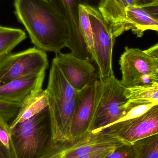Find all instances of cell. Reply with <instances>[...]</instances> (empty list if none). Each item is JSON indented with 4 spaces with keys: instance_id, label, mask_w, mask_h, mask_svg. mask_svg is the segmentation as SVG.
I'll return each mask as SVG.
<instances>
[{
    "instance_id": "6da1fadb",
    "label": "cell",
    "mask_w": 158,
    "mask_h": 158,
    "mask_svg": "<svg viewBox=\"0 0 158 158\" xmlns=\"http://www.w3.org/2000/svg\"><path fill=\"white\" fill-rule=\"evenodd\" d=\"M15 13L35 47L56 54L66 47L69 30L51 0H15Z\"/></svg>"
},
{
    "instance_id": "7a4b0ae2",
    "label": "cell",
    "mask_w": 158,
    "mask_h": 158,
    "mask_svg": "<svg viewBox=\"0 0 158 158\" xmlns=\"http://www.w3.org/2000/svg\"><path fill=\"white\" fill-rule=\"evenodd\" d=\"M10 130L15 158H44L60 144L55 139L50 106L28 119L10 125Z\"/></svg>"
},
{
    "instance_id": "3957f363",
    "label": "cell",
    "mask_w": 158,
    "mask_h": 158,
    "mask_svg": "<svg viewBox=\"0 0 158 158\" xmlns=\"http://www.w3.org/2000/svg\"><path fill=\"white\" fill-rule=\"evenodd\" d=\"M98 9L116 38L130 30L138 37L147 30L158 32L157 20L140 6L124 7L116 0H105Z\"/></svg>"
},
{
    "instance_id": "277c9868",
    "label": "cell",
    "mask_w": 158,
    "mask_h": 158,
    "mask_svg": "<svg viewBox=\"0 0 158 158\" xmlns=\"http://www.w3.org/2000/svg\"><path fill=\"white\" fill-rule=\"evenodd\" d=\"M100 81L99 95L90 128L92 133L101 131L118 122L123 116V107L129 100L124 94L126 88L114 75Z\"/></svg>"
},
{
    "instance_id": "5b68a950",
    "label": "cell",
    "mask_w": 158,
    "mask_h": 158,
    "mask_svg": "<svg viewBox=\"0 0 158 158\" xmlns=\"http://www.w3.org/2000/svg\"><path fill=\"white\" fill-rule=\"evenodd\" d=\"M122 84L126 88L154 83L158 59L138 48L126 47L119 60Z\"/></svg>"
},
{
    "instance_id": "8992f818",
    "label": "cell",
    "mask_w": 158,
    "mask_h": 158,
    "mask_svg": "<svg viewBox=\"0 0 158 158\" xmlns=\"http://www.w3.org/2000/svg\"><path fill=\"white\" fill-rule=\"evenodd\" d=\"M48 67L45 52L36 47L9 54L0 60V85L40 74Z\"/></svg>"
},
{
    "instance_id": "52a82bcc",
    "label": "cell",
    "mask_w": 158,
    "mask_h": 158,
    "mask_svg": "<svg viewBox=\"0 0 158 158\" xmlns=\"http://www.w3.org/2000/svg\"><path fill=\"white\" fill-rule=\"evenodd\" d=\"M85 8L93 32L98 77L100 80H105L114 75L112 69V52L116 38L98 8L87 6Z\"/></svg>"
},
{
    "instance_id": "ba28073f",
    "label": "cell",
    "mask_w": 158,
    "mask_h": 158,
    "mask_svg": "<svg viewBox=\"0 0 158 158\" xmlns=\"http://www.w3.org/2000/svg\"><path fill=\"white\" fill-rule=\"evenodd\" d=\"M100 88V80L96 78L77 91L69 132V142L73 143L90 132Z\"/></svg>"
},
{
    "instance_id": "9c48e42d",
    "label": "cell",
    "mask_w": 158,
    "mask_h": 158,
    "mask_svg": "<svg viewBox=\"0 0 158 158\" xmlns=\"http://www.w3.org/2000/svg\"><path fill=\"white\" fill-rule=\"evenodd\" d=\"M127 144L158 133V104L137 118L118 122L101 131Z\"/></svg>"
},
{
    "instance_id": "30bf717a",
    "label": "cell",
    "mask_w": 158,
    "mask_h": 158,
    "mask_svg": "<svg viewBox=\"0 0 158 158\" xmlns=\"http://www.w3.org/2000/svg\"><path fill=\"white\" fill-rule=\"evenodd\" d=\"M62 14L67 24L69 40L66 47L75 56L83 60L95 62L88 48L80 25V0H51Z\"/></svg>"
},
{
    "instance_id": "8fae6325",
    "label": "cell",
    "mask_w": 158,
    "mask_h": 158,
    "mask_svg": "<svg viewBox=\"0 0 158 158\" xmlns=\"http://www.w3.org/2000/svg\"><path fill=\"white\" fill-rule=\"evenodd\" d=\"M125 144L102 132H90L73 143H61L44 158H78L92 152L116 148Z\"/></svg>"
},
{
    "instance_id": "7c38bea8",
    "label": "cell",
    "mask_w": 158,
    "mask_h": 158,
    "mask_svg": "<svg viewBox=\"0 0 158 158\" xmlns=\"http://www.w3.org/2000/svg\"><path fill=\"white\" fill-rule=\"evenodd\" d=\"M53 60L77 91H80L94 79L98 78L91 62L80 59L71 52L59 53Z\"/></svg>"
},
{
    "instance_id": "4fadbf2b",
    "label": "cell",
    "mask_w": 158,
    "mask_h": 158,
    "mask_svg": "<svg viewBox=\"0 0 158 158\" xmlns=\"http://www.w3.org/2000/svg\"><path fill=\"white\" fill-rule=\"evenodd\" d=\"M76 97L66 100L50 98L55 139L61 143L68 142L69 132L76 105Z\"/></svg>"
},
{
    "instance_id": "5bb4252c",
    "label": "cell",
    "mask_w": 158,
    "mask_h": 158,
    "mask_svg": "<svg viewBox=\"0 0 158 158\" xmlns=\"http://www.w3.org/2000/svg\"><path fill=\"white\" fill-rule=\"evenodd\" d=\"M45 72L0 85V99L22 103L32 92L41 89Z\"/></svg>"
},
{
    "instance_id": "9a60e30c",
    "label": "cell",
    "mask_w": 158,
    "mask_h": 158,
    "mask_svg": "<svg viewBox=\"0 0 158 158\" xmlns=\"http://www.w3.org/2000/svg\"><path fill=\"white\" fill-rule=\"evenodd\" d=\"M46 90L50 98L60 100L75 98L77 93V91L70 84L54 60L50 69Z\"/></svg>"
},
{
    "instance_id": "2e32d148",
    "label": "cell",
    "mask_w": 158,
    "mask_h": 158,
    "mask_svg": "<svg viewBox=\"0 0 158 158\" xmlns=\"http://www.w3.org/2000/svg\"><path fill=\"white\" fill-rule=\"evenodd\" d=\"M50 105V97L47 90L42 88L32 92L21 103L16 117L10 125L30 118Z\"/></svg>"
},
{
    "instance_id": "e0dca14e",
    "label": "cell",
    "mask_w": 158,
    "mask_h": 158,
    "mask_svg": "<svg viewBox=\"0 0 158 158\" xmlns=\"http://www.w3.org/2000/svg\"><path fill=\"white\" fill-rule=\"evenodd\" d=\"M26 38L25 31L20 29L0 26V60L10 54Z\"/></svg>"
},
{
    "instance_id": "ac0fdd59",
    "label": "cell",
    "mask_w": 158,
    "mask_h": 158,
    "mask_svg": "<svg viewBox=\"0 0 158 158\" xmlns=\"http://www.w3.org/2000/svg\"><path fill=\"white\" fill-rule=\"evenodd\" d=\"M157 104V102L148 99H129L123 107V116L118 122L139 117Z\"/></svg>"
},
{
    "instance_id": "d6986e66",
    "label": "cell",
    "mask_w": 158,
    "mask_h": 158,
    "mask_svg": "<svg viewBox=\"0 0 158 158\" xmlns=\"http://www.w3.org/2000/svg\"><path fill=\"white\" fill-rule=\"evenodd\" d=\"M135 158H158V133L132 144Z\"/></svg>"
},
{
    "instance_id": "ffe728a7",
    "label": "cell",
    "mask_w": 158,
    "mask_h": 158,
    "mask_svg": "<svg viewBox=\"0 0 158 158\" xmlns=\"http://www.w3.org/2000/svg\"><path fill=\"white\" fill-rule=\"evenodd\" d=\"M124 94L129 99H148L158 103V83L126 88Z\"/></svg>"
},
{
    "instance_id": "44dd1931",
    "label": "cell",
    "mask_w": 158,
    "mask_h": 158,
    "mask_svg": "<svg viewBox=\"0 0 158 158\" xmlns=\"http://www.w3.org/2000/svg\"><path fill=\"white\" fill-rule=\"evenodd\" d=\"M80 13V25L81 29L85 40V42L90 52L95 58L96 61V55L94 48V39L91 24L89 20L88 13L85 6L80 5L79 8Z\"/></svg>"
},
{
    "instance_id": "7402d4cb",
    "label": "cell",
    "mask_w": 158,
    "mask_h": 158,
    "mask_svg": "<svg viewBox=\"0 0 158 158\" xmlns=\"http://www.w3.org/2000/svg\"><path fill=\"white\" fill-rule=\"evenodd\" d=\"M21 103L0 99V120L8 122L15 118L21 107Z\"/></svg>"
},
{
    "instance_id": "603a6c76",
    "label": "cell",
    "mask_w": 158,
    "mask_h": 158,
    "mask_svg": "<svg viewBox=\"0 0 158 158\" xmlns=\"http://www.w3.org/2000/svg\"><path fill=\"white\" fill-rule=\"evenodd\" d=\"M105 158H135L132 144H123L114 149Z\"/></svg>"
},
{
    "instance_id": "cb8c5ba5",
    "label": "cell",
    "mask_w": 158,
    "mask_h": 158,
    "mask_svg": "<svg viewBox=\"0 0 158 158\" xmlns=\"http://www.w3.org/2000/svg\"><path fill=\"white\" fill-rule=\"evenodd\" d=\"M0 141L13 151L10 125L7 124V122L2 120H0Z\"/></svg>"
},
{
    "instance_id": "d4e9b609",
    "label": "cell",
    "mask_w": 158,
    "mask_h": 158,
    "mask_svg": "<svg viewBox=\"0 0 158 158\" xmlns=\"http://www.w3.org/2000/svg\"><path fill=\"white\" fill-rule=\"evenodd\" d=\"M116 148H109L95 151L78 158H105Z\"/></svg>"
},
{
    "instance_id": "484cf974",
    "label": "cell",
    "mask_w": 158,
    "mask_h": 158,
    "mask_svg": "<svg viewBox=\"0 0 158 158\" xmlns=\"http://www.w3.org/2000/svg\"><path fill=\"white\" fill-rule=\"evenodd\" d=\"M140 6L158 21V3H150Z\"/></svg>"
},
{
    "instance_id": "4316f807",
    "label": "cell",
    "mask_w": 158,
    "mask_h": 158,
    "mask_svg": "<svg viewBox=\"0 0 158 158\" xmlns=\"http://www.w3.org/2000/svg\"><path fill=\"white\" fill-rule=\"evenodd\" d=\"M0 158H15L13 150L0 141Z\"/></svg>"
},
{
    "instance_id": "83f0119b",
    "label": "cell",
    "mask_w": 158,
    "mask_h": 158,
    "mask_svg": "<svg viewBox=\"0 0 158 158\" xmlns=\"http://www.w3.org/2000/svg\"><path fill=\"white\" fill-rule=\"evenodd\" d=\"M82 5L94 8H98L105 0H80Z\"/></svg>"
},
{
    "instance_id": "f1b7e54d",
    "label": "cell",
    "mask_w": 158,
    "mask_h": 158,
    "mask_svg": "<svg viewBox=\"0 0 158 158\" xmlns=\"http://www.w3.org/2000/svg\"><path fill=\"white\" fill-rule=\"evenodd\" d=\"M145 52L147 53L148 54L150 55L151 56L155 58L158 59V43L152 47H150L149 49L145 50Z\"/></svg>"
},
{
    "instance_id": "f546056e",
    "label": "cell",
    "mask_w": 158,
    "mask_h": 158,
    "mask_svg": "<svg viewBox=\"0 0 158 158\" xmlns=\"http://www.w3.org/2000/svg\"><path fill=\"white\" fill-rule=\"evenodd\" d=\"M116 1L124 7L138 5L137 0H116Z\"/></svg>"
},
{
    "instance_id": "4dcf8cb0",
    "label": "cell",
    "mask_w": 158,
    "mask_h": 158,
    "mask_svg": "<svg viewBox=\"0 0 158 158\" xmlns=\"http://www.w3.org/2000/svg\"><path fill=\"white\" fill-rule=\"evenodd\" d=\"M155 1L156 0H137V2L138 5L141 6L152 3Z\"/></svg>"
},
{
    "instance_id": "1f68e13d",
    "label": "cell",
    "mask_w": 158,
    "mask_h": 158,
    "mask_svg": "<svg viewBox=\"0 0 158 158\" xmlns=\"http://www.w3.org/2000/svg\"><path fill=\"white\" fill-rule=\"evenodd\" d=\"M154 83H158V73L157 74L156 76V81H155Z\"/></svg>"
},
{
    "instance_id": "d6a6232c",
    "label": "cell",
    "mask_w": 158,
    "mask_h": 158,
    "mask_svg": "<svg viewBox=\"0 0 158 158\" xmlns=\"http://www.w3.org/2000/svg\"><path fill=\"white\" fill-rule=\"evenodd\" d=\"M152 3H158V0H156L154 2Z\"/></svg>"
},
{
    "instance_id": "836d02e7",
    "label": "cell",
    "mask_w": 158,
    "mask_h": 158,
    "mask_svg": "<svg viewBox=\"0 0 158 158\" xmlns=\"http://www.w3.org/2000/svg\"></svg>"
}]
</instances>
